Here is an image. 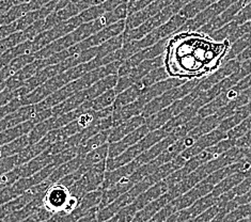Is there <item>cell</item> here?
Wrapping results in <instances>:
<instances>
[{"instance_id":"cell-11","label":"cell","mask_w":251,"mask_h":222,"mask_svg":"<svg viewBox=\"0 0 251 222\" xmlns=\"http://www.w3.org/2000/svg\"><path fill=\"white\" fill-rule=\"evenodd\" d=\"M118 97V93L116 91V89H110L108 91L104 92L103 94L99 95L98 98H95L91 100L86 101V103H83L86 106V108L88 110H101V109H105L107 107H110L113 104H115L116 99Z\"/></svg>"},{"instance_id":"cell-13","label":"cell","mask_w":251,"mask_h":222,"mask_svg":"<svg viewBox=\"0 0 251 222\" xmlns=\"http://www.w3.org/2000/svg\"><path fill=\"white\" fill-rule=\"evenodd\" d=\"M47 148L49 147L45 145L44 141L42 139L37 143H33V145H29L27 148H24L20 154H17V156H19V166L28 163L29 160L37 157V156L43 153Z\"/></svg>"},{"instance_id":"cell-16","label":"cell","mask_w":251,"mask_h":222,"mask_svg":"<svg viewBox=\"0 0 251 222\" xmlns=\"http://www.w3.org/2000/svg\"><path fill=\"white\" fill-rule=\"evenodd\" d=\"M51 216H52L51 213L46 211V209L42 206L38 209L37 212H34L32 215L29 216V217L20 222H43V221H46L47 219H50Z\"/></svg>"},{"instance_id":"cell-5","label":"cell","mask_w":251,"mask_h":222,"mask_svg":"<svg viewBox=\"0 0 251 222\" xmlns=\"http://www.w3.org/2000/svg\"><path fill=\"white\" fill-rule=\"evenodd\" d=\"M40 70L41 68L39 60H35V61L27 64L26 67L17 71L14 75H12L5 80V89L11 92L15 91V90L21 88L29 78H31L34 74H37Z\"/></svg>"},{"instance_id":"cell-21","label":"cell","mask_w":251,"mask_h":222,"mask_svg":"<svg viewBox=\"0 0 251 222\" xmlns=\"http://www.w3.org/2000/svg\"><path fill=\"white\" fill-rule=\"evenodd\" d=\"M0 222H5L4 219H0Z\"/></svg>"},{"instance_id":"cell-20","label":"cell","mask_w":251,"mask_h":222,"mask_svg":"<svg viewBox=\"0 0 251 222\" xmlns=\"http://www.w3.org/2000/svg\"><path fill=\"white\" fill-rule=\"evenodd\" d=\"M81 1V0H70V2H78Z\"/></svg>"},{"instance_id":"cell-7","label":"cell","mask_w":251,"mask_h":222,"mask_svg":"<svg viewBox=\"0 0 251 222\" xmlns=\"http://www.w3.org/2000/svg\"><path fill=\"white\" fill-rule=\"evenodd\" d=\"M143 133H145V130L139 129L137 131H133V133L128 134L127 136H125L121 140L109 143L108 158H115L117 156L121 155L123 152L126 151V149L133 146L139 138H141Z\"/></svg>"},{"instance_id":"cell-1","label":"cell","mask_w":251,"mask_h":222,"mask_svg":"<svg viewBox=\"0 0 251 222\" xmlns=\"http://www.w3.org/2000/svg\"><path fill=\"white\" fill-rule=\"evenodd\" d=\"M230 41H217L206 33L183 31L167 42L163 63L168 76L176 79H201L215 73L230 50Z\"/></svg>"},{"instance_id":"cell-18","label":"cell","mask_w":251,"mask_h":222,"mask_svg":"<svg viewBox=\"0 0 251 222\" xmlns=\"http://www.w3.org/2000/svg\"><path fill=\"white\" fill-rule=\"evenodd\" d=\"M15 98L16 97H15L14 91L11 92V91H9V90L4 89L2 92H0V107L5 105V104H8L10 100H12Z\"/></svg>"},{"instance_id":"cell-2","label":"cell","mask_w":251,"mask_h":222,"mask_svg":"<svg viewBox=\"0 0 251 222\" xmlns=\"http://www.w3.org/2000/svg\"><path fill=\"white\" fill-rule=\"evenodd\" d=\"M107 160L91 167L75 184L71 186V194L78 197H81L90 191L97 190L101 187L104 182L105 173H106Z\"/></svg>"},{"instance_id":"cell-10","label":"cell","mask_w":251,"mask_h":222,"mask_svg":"<svg viewBox=\"0 0 251 222\" xmlns=\"http://www.w3.org/2000/svg\"><path fill=\"white\" fill-rule=\"evenodd\" d=\"M108 154H109V143H106V145L95 148L91 152H89L88 154L85 155V157H83L82 164L79 167V170H81L83 174H85L91 167L101 163V161L107 160V158H108Z\"/></svg>"},{"instance_id":"cell-14","label":"cell","mask_w":251,"mask_h":222,"mask_svg":"<svg viewBox=\"0 0 251 222\" xmlns=\"http://www.w3.org/2000/svg\"><path fill=\"white\" fill-rule=\"evenodd\" d=\"M43 31H45V19L33 23L31 26L23 30V33L25 35L27 41H32L35 37H38Z\"/></svg>"},{"instance_id":"cell-8","label":"cell","mask_w":251,"mask_h":222,"mask_svg":"<svg viewBox=\"0 0 251 222\" xmlns=\"http://www.w3.org/2000/svg\"><path fill=\"white\" fill-rule=\"evenodd\" d=\"M83 157H85V155H78L76 156L75 158L71 159L67 163H64L62 165H60L59 167H57L53 172L50 174V176L47 178L49 181L53 184V183H57L62 179L64 176L69 175V174L75 172L76 170H78V168L81 166L82 164V160Z\"/></svg>"},{"instance_id":"cell-19","label":"cell","mask_w":251,"mask_h":222,"mask_svg":"<svg viewBox=\"0 0 251 222\" xmlns=\"http://www.w3.org/2000/svg\"><path fill=\"white\" fill-rule=\"evenodd\" d=\"M50 1H51V0H29L28 4H29V7H30V10L34 11V10H38V9L42 8L43 5L49 3Z\"/></svg>"},{"instance_id":"cell-3","label":"cell","mask_w":251,"mask_h":222,"mask_svg":"<svg viewBox=\"0 0 251 222\" xmlns=\"http://www.w3.org/2000/svg\"><path fill=\"white\" fill-rule=\"evenodd\" d=\"M71 190L60 182L51 184L45 190L42 200V206L52 215L61 213L70 200Z\"/></svg>"},{"instance_id":"cell-4","label":"cell","mask_w":251,"mask_h":222,"mask_svg":"<svg viewBox=\"0 0 251 222\" xmlns=\"http://www.w3.org/2000/svg\"><path fill=\"white\" fill-rule=\"evenodd\" d=\"M35 112H37L35 105H28L19 108L17 110L11 112L10 115L0 120V131L14 127L21 123L30 121L34 117Z\"/></svg>"},{"instance_id":"cell-12","label":"cell","mask_w":251,"mask_h":222,"mask_svg":"<svg viewBox=\"0 0 251 222\" xmlns=\"http://www.w3.org/2000/svg\"><path fill=\"white\" fill-rule=\"evenodd\" d=\"M110 130L111 129L103 130V131H100V133H99L97 135L88 138V139H86L85 141H82L80 145L78 146L79 154L80 155H86L89 152L93 151V149L98 148L101 146H104V145H106V143H108Z\"/></svg>"},{"instance_id":"cell-17","label":"cell","mask_w":251,"mask_h":222,"mask_svg":"<svg viewBox=\"0 0 251 222\" xmlns=\"http://www.w3.org/2000/svg\"><path fill=\"white\" fill-rule=\"evenodd\" d=\"M19 166V156L14 155L0 160V176Z\"/></svg>"},{"instance_id":"cell-6","label":"cell","mask_w":251,"mask_h":222,"mask_svg":"<svg viewBox=\"0 0 251 222\" xmlns=\"http://www.w3.org/2000/svg\"><path fill=\"white\" fill-rule=\"evenodd\" d=\"M51 161H52V156L50 157V156L42 153L39 156H37V157L29 160L28 163L17 166L16 170L19 172L20 177H29L33 175V174L38 173L39 171H41L46 166L51 164Z\"/></svg>"},{"instance_id":"cell-15","label":"cell","mask_w":251,"mask_h":222,"mask_svg":"<svg viewBox=\"0 0 251 222\" xmlns=\"http://www.w3.org/2000/svg\"><path fill=\"white\" fill-rule=\"evenodd\" d=\"M19 178L21 177L19 175V172L16 170V168H14L13 170L2 174V175L0 176V191L9 187L11 185H13Z\"/></svg>"},{"instance_id":"cell-9","label":"cell","mask_w":251,"mask_h":222,"mask_svg":"<svg viewBox=\"0 0 251 222\" xmlns=\"http://www.w3.org/2000/svg\"><path fill=\"white\" fill-rule=\"evenodd\" d=\"M141 122H142L141 118H133V119H128L126 121H124L121 124L116 126V127L111 128L108 143L117 142L119 140L123 139L125 136L133 133L136 128H138Z\"/></svg>"}]
</instances>
